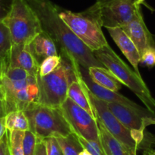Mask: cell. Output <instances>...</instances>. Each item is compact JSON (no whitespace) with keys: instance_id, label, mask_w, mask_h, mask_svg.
<instances>
[{"instance_id":"obj_1","label":"cell","mask_w":155,"mask_h":155,"mask_svg":"<svg viewBox=\"0 0 155 155\" xmlns=\"http://www.w3.org/2000/svg\"><path fill=\"white\" fill-rule=\"evenodd\" d=\"M41 21L43 31L47 33L60 48L62 58L71 65L83 68L104 67L93 52L76 37L59 15V7L50 0H27Z\"/></svg>"},{"instance_id":"obj_3","label":"cell","mask_w":155,"mask_h":155,"mask_svg":"<svg viewBox=\"0 0 155 155\" xmlns=\"http://www.w3.org/2000/svg\"><path fill=\"white\" fill-rule=\"evenodd\" d=\"M59 15L76 37L92 52L109 45L102 31L99 8L95 3L78 13L59 7Z\"/></svg>"},{"instance_id":"obj_40","label":"cell","mask_w":155,"mask_h":155,"mask_svg":"<svg viewBox=\"0 0 155 155\" xmlns=\"http://www.w3.org/2000/svg\"><path fill=\"white\" fill-rule=\"evenodd\" d=\"M6 155H11L10 154L9 149H8V148H7V151H6Z\"/></svg>"},{"instance_id":"obj_30","label":"cell","mask_w":155,"mask_h":155,"mask_svg":"<svg viewBox=\"0 0 155 155\" xmlns=\"http://www.w3.org/2000/svg\"><path fill=\"white\" fill-rule=\"evenodd\" d=\"M34 155H47V148H46V144L44 139L37 138Z\"/></svg>"},{"instance_id":"obj_10","label":"cell","mask_w":155,"mask_h":155,"mask_svg":"<svg viewBox=\"0 0 155 155\" xmlns=\"http://www.w3.org/2000/svg\"><path fill=\"white\" fill-rule=\"evenodd\" d=\"M102 27L108 28H123L129 23L141 8L134 0H113L104 5H98Z\"/></svg>"},{"instance_id":"obj_34","label":"cell","mask_w":155,"mask_h":155,"mask_svg":"<svg viewBox=\"0 0 155 155\" xmlns=\"http://www.w3.org/2000/svg\"><path fill=\"white\" fill-rule=\"evenodd\" d=\"M5 67H6L5 62H4V61H0V78L2 77V74H3Z\"/></svg>"},{"instance_id":"obj_39","label":"cell","mask_w":155,"mask_h":155,"mask_svg":"<svg viewBox=\"0 0 155 155\" xmlns=\"http://www.w3.org/2000/svg\"><path fill=\"white\" fill-rule=\"evenodd\" d=\"M135 1V2L136 4H138V5H141V4L144 3V2L145 1V0H134Z\"/></svg>"},{"instance_id":"obj_11","label":"cell","mask_w":155,"mask_h":155,"mask_svg":"<svg viewBox=\"0 0 155 155\" xmlns=\"http://www.w3.org/2000/svg\"><path fill=\"white\" fill-rule=\"evenodd\" d=\"M109 109L118 119L122 124L132 132H144L147 122L150 118L154 117L155 113L147 109L141 107L139 109L127 107L119 103H107Z\"/></svg>"},{"instance_id":"obj_31","label":"cell","mask_w":155,"mask_h":155,"mask_svg":"<svg viewBox=\"0 0 155 155\" xmlns=\"http://www.w3.org/2000/svg\"><path fill=\"white\" fill-rule=\"evenodd\" d=\"M7 148H8V134L6 132L0 142V155H6Z\"/></svg>"},{"instance_id":"obj_9","label":"cell","mask_w":155,"mask_h":155,"mask_svg":"<svg viewBox=\"0 0 155 155\" xmlns=\"http://www.w3.org/2000/svg\"><path fill=\"white\" fill-rule=\"evenodd\" d=\"M73 133L88 141L101 142L96 119L67 97L59 107Z\"/></svg>"},{"instance_id":"obj_16","label":"cell","mask_w":155,"mask_h":155,"mask_svg":"<svg viewBox=\"0 0 155 155\" xmlns=\"http://www.w3.org/2000/svg\"><path fill=\"white\" fill-rule=\"evenodd\" d=\"M29 47L40 64L46 58L59 56L56 49V44L44 31H42L31 41V44H29Z\"/></svg>"},{"instance_id":"obj_38","label":"cell","mask_w":155,"mask_h":155,"mask_svg":"<svg viewBox=\"0 0 155 155\" xmlns=\"http://www.w3.org/2000/svg\"><path fill=\"white\" fill-rule=\"evenodd\" d=\"M79 155H91V153H89L87 150H85V149H83V150L79 153Z\"/></svg>"},{"instance_id":"obj_35","label":"cell","mask_w":155,"mask_h":155,"mask_svg":"<svg viewBox=\"0 0 155 155\" xmlns=\"http://www.w3.org/2000/svg\"><path fill=\"white\" fill-rule=\"evenodd\" d=\"M144 155H155V150L150 149V147H147V148L145 149Z\"/></svg>"},{"instance_id":"obj_23","label":"cell","mask_w":155,"mask_h":155,"mask_svg":"<svg viewBox=\"0 0 155 155\" xmlns=\"http://www.w3.org/2000/svg\"><path fill=\"white\" fill-rule=\"evenodd\" d=\"M8 144L11 155H25L23 150V138L25 131L14 130L8 132Z\"/></svg>"},{"instance_id":"obj_21","label":"cell","mask_w":155,"mask_h":155,"mask_svg":"<svg viewBox=\"0 0 155 155\" xmlns=\"http://www.w3.org/2000/svg\"><path fill=\"white\" fill-rule=\"evenodd\" d=\"M5 125L7 131L29 130V123L24 111H12L5 117Z\"/></svg>"},{"instance_id":"obj_24","label":"cell","mask_w":155,"mask_h":155,"mask_svg":"<svg viewBox=\"0 0 155 155\" xmlns=\"http://www.w3.org/2000/svg\"><path fill=\"white\" fill-rule=\"evenodd\" d=\"M61 62H62V56L60 55L46 58L40 64L38 74L40 76H46L50 74L58 68Z\"/></svg>"},{"instance_id":"obj_18","label":"cell","mask_w":155,"mask_h":155,"mask_svg":"<svg viewBox=\"0 0 155 155\" xmlns=\"http://www.w3.org/2000/svg\"><path fill=\"white\" fill-rule=\"evenodd\" d=\"M78 80L72 81L70 84L68 89V97L72 100L76 104L84 109L89 114L96 119L94 110L90 104L87 93L84 87L82 79L81 76V68L77 72Z\"/></svg>"},{"instance_id":"obj_22","label":"cell","mask_w":155,"mask_h":155,"mask_svg":"<svg viewBox=\"0 0 155 155\" xmlns=\"http://www.w3.org/2000/svg\"><path fill=\"white\" fill-rule=\"evenodd\" d=\"M12 46V41L9 30L2 21H0V61H4L5 64Z\"/></svg>"},{"instance_id":"obj_15","label":"cell","mask_w":155,"mask_h":155,"mask_svg":"<svg viewBox=\"0 0 155 155\" xmlns=\"http://www.w3.org/2000/svg\"><path fill=\"white\" fill-rule=\"evenodd\" d=\"M107 31L123 55L132 65L135 72L141 76L138 69V64L141 61V55L133 41L121 28H108Z\"/></svg>"},{"instance_id":"obj_8","label":"cell","mask_w":155,"mask_h":155,"mask_svg":"<svg viewBox=\"0 0 155 155\" xmlns=\"http://www.w3.org/2000/svg\"><path fill=\"white\" fill-rule=\"evenodd\" d=\"M82 81L87 97L96 116V120L101 122L115 138L137 153V150L141 147L144 139V134L138 132H132L125 127L109 109L107 103L95 97L87 89L83 80Z\"/></svg>"},{"instance_id":"obj_17","label":"cell","mask_w":155,"mask_h":155,"mask_svg":"<svg viewBox=\"0 0 155 155\" xmlns=\"http://www.w3.org/2000/svg\"><path fill=\"white\" fill-rule=\"evenodd\" d=\"M99 128V135L101 144L107 155H137L136 153L115 138L104 125L97 120Z\"/></svg>"},{"instance_id":"obj_13","label":"cell","mask_w":155,"mask_h":155,"mask_svg":"<svg viewBox=\"0 0 155 155\" xmlns=\"http://www.w3.org/2000/svg\"><path fill=\"white\" fill-rule=\"evenodd\" d=\"M6 67L22 68L31 75L37 77L40 63L31 52L29 44H12L6 61Z\"/></svg>"},{"instance_id":"obj_6","label":"cell","mask_w":155,"mask_h":155,"mask_svg":"<svg viewBox=\"0 0 155 155\" xmlns=\"http://www.w3.org/2000/svg\"><path fill=\"white\" fill-rule=\"evenodd\" d=\"M39 89L37 77L31 75L26 79L12 80L2 74L0 78V98L6 113L25 111L32 104H37Z\"/></svg>"},{"instance_id":"obj_2","label":"cell","mask_w":155,"mask_h":155,"mask_svg":"<svg viewBox=\"0 0 155 155\" xmlns=\"http://www.w3.org/2000/svg\"><path fill=\"white\" fill-rule=\"evenodd\" d=\"M93 53L122 84L129 87L139 98L146 109L155 113V99L152 97L141 76L131 69L130 67L113 51L110 45L94 50Z\"/></svg>"},{"instance_id":"obj_29","label":"cell","mask_w":155,"mask_h":155,"mask_svg":"<svg viewBox=\"0 0 155 155\" xmlns=\"http://www.w3.org/2000/svg\"><path fill=\"white\" fill-rule=\"evenodd\" d=\"M11 3L12 0H0V21H3L7 16Z\"/></svg>"},{"instance_id":"obj_7","label":"cell","mask_w":155,"mask_h":155,"mask_svg":"<svg viewBox=\"0 0 155 155\" xmlns=\"http://www.w3.org/2000/svg\"><path fill=\"white\" fill-rule=\"evenodd\" d=\"M29 130L38 138L44 139L56 134L66 136L72 132L59 108L34 104L25 110Z\"/></svg>"},{"instance_id":"obj_28","label":"cell","mask_w":155,"mask_h":155,"mask_svg":"<svg viewBox=\"0 0 155 155\" xmlns=\"http://www.w3.org/2000/svg\"><path fill=\"white\" fill-rule=\"evenodd\" d=\"M140 63L149 68L155 66V48H149L146 50L141 56Z\"/></svg>"},{"instance_id":"obj_12","label":"cell","mask_w":155,"mask_h":155,"mask_svg":"<svg viewBox=\"0 0 155 155\" xmlns=\"http://www.w3.org/2000/svg\"><path fill=\"white\" fill-rule=\"evenodd\" d=\"M136 46L140 55L149 48H155L153 35L147 29L140 8L135 17L122 28Z\"/></svg>"},{"instance_id":"obj_25","label":"cell","mask_w":155,"mask_h":155,"mask_svg":"<svg viewBox=\"0 0 155 155\" xmlns=\"http://www.w3.org/2000/svg\"><path fill=\"white\" fill-rule=\"evenodd\" d=\"M78 139L82 146L83 149L87 150L91 155H107L103 147L101 142L94 141H88L80 136H78Z\"/></svg>"},{"instance_id":"obj_14","label":"cell","mask_w":155,"mask_h":155,"mask_svg":"<svg viewBox=\"0 0 155 155\" xmlns=\"http://www.w3.org/2000/svg\"><path fill=\"white\" fill-rule=\"evenodd\" d=\"M81 76L87 89L99 99L107 103H119V104H123V105L132 107V108L139 109L141 107L123 95L119 94L118 92L113 91L96 84L89 76L87 68H84L83 69L81 68Z\"/></svg>"},{"instance_id":"obj_36","label":"cell","mask_w":155,"mask_h":155,"mask_svg":"<svg viewBox=\"0 0 155 155\" xmlns=\"http://www.w3.org/2000/svg\"><path fill=\"white\" fill-rule=\"evenodd\" d=\"M111 1H113V0H97L96 3L98 5H104V4H107Z\"/></svg>"},{"instance_id":"obj_5","label":"cell","mask_w":155,"mask_h":155,"mask_svg":"<svg viewBox=\"0 0 155 155\" xmlns=\"http://www.w3.org/2000/svg\"><path fill=\"white\" fill-rule=\"evenodd\" d=\"M14 44H29L43 31L35 12L27 0H12L9 12L3 19Z\"/></svg>"},{"instance_id":"obj_19","label":"cell","mask_w":155,"mask_h":155,"mask_svg":"<svg viewBox=\"0 0 155 155\" xmlns=\"http://www.w3.org/2000/svg\"><path fill=\"white\" fill-rule=\"evenodd\" d=\"M87 71L93 81L101 87L115 92H118L122 87L121 83L107 68L92 66L87 68Z\"/></svg>"},{"instance_id":"obj_33","label":"cell","mask_w":155,"mask_h":155,"mask_svg":"<svg viewBox=\"0 0 155 155\" xmlns=\"http://www.w3.org/2000/svg\"><path fill=\"white\" fill-rule=\"evenodd\" d=\"M7 115L6 110H5V105L2 101V100L0 98V119L5 118V116Z\"/></svg>"},{"instance_id":"obj_20","label":"cell","mask_w":155,"mask_h":155,"mask_svg":"<svg viewBox=\"0 0 155 155\" xmlns=\"http://www.w3.org/2000/svg\"><path fill=\"white\" fill-rule=\"evenodd\" d=\"M53 136L57 140L62 155H79L83 150V147L78 139L77 135L73 132L66 136L59 134H56Z\"/></svg>"},{"instance_id":"obj_32","label":"cell","mask_w":155,"mask_h":155,"mask_svg":"<svg viewBox=\"0 0 155 155\" xmlns=\"http://www.w3.org/2000/svg\"><path fill=\"white\" fill-rule=\"evenodd\" d=\"M7 132V129L5 128V118L0 119V142L3 138L4 135H5Z\"/></svg>"},{"instance_id":"obj_37","label":"cell","mask_w":155,"mask_h":155,"mask_svg":"<svg viewBox=\"0 0 155 155\" xmlns=\"http://www.w3.org/2000/svg\"><path fill=\"white\" fill-rule=\"evenodd\" d=\"M147 124H148V126H150V125H155V118L154 117L149 119L148 122H147Z\"/></svg>"},{"instance_id":"obj_26","label":"cell","mask_w":155,"mask_h":155,"mask_svg":"<svg viewBox=\"0 0 155 155\" xmlns=\"http://www.w3.org/2000/svg\"><path fill=\"white\" fill-rule=\"evenodd\" d=\"M37 137L31 130L25 131L23 138V150L25 155H34Z\"/></svg>"},{"instance_id":"obj_27","label":"cell","mask_w":155,"mask_h":155,"mask_svg":"<svg viewBox=\"0 0 155 155\" xmlns=\"http://www.w3.org/2000/svg\"><path fill=\"white\" fill-rule=\"evenodd\" d=\"M44 141L46 144L47 155H62L57 140L54 136L44 138Z\"/></svg>"},{"instance_id":"obj_4","label":"cell","mask_w":155,"mask_h":155,"mask_svg":"<svg viewBox=\"0 0 155 155\" xmlns=\"http://www.w3.org/2000/svg\"><path fill=\"white\" fill-rule=\"evenodd\" d=\"M71 62L62 57V62L55 71L46 76L37 75L38 98L37 104L59 108L68 97V89L72 81L78 80L77 72Z\"/></svg>"}]
</instances>
